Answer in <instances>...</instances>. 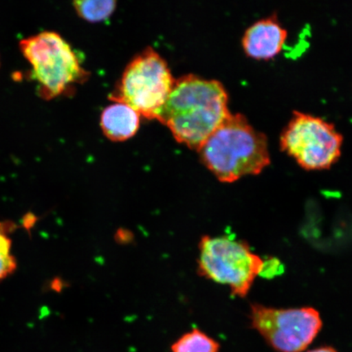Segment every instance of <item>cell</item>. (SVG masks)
I'll list each match as a JSON object with an SVG mask.
<instances>
[{
	"instance_id": "obj_1",
	"label": "cell",
	"mask_w": 352,
	"mask_h": 352,
	"mask_svg": "<svg viewBox=\"0 0 352 352\" xmlns=\"http://www.w3.org/2000/svg\"><path fill=\"white\" fill-rule=\"evenodd\" d=\"M230 114L221 82L188 74L175 81L157 120L176 142L197 151Z\"/></svg>"
},
{
	"instance_id": "obj_2",
	"label": "cell",
	"mask_w": 352,
	"mask_h": 352,
	"mask_svg": "<svg viewBox=\"0 0 352 352\" xmlns=\"http://www.w3.org/2000/svg\"><path fill=\"white\" fill-rule=\"evenodd\" d=\"M197 152L202 164L222 183L261 174L271 162L266 135L241 113H231Z\"/></svg>"
},
{
	"instance_id": "obj_3",
	"label": "cell",
	"mask_w": 352,
	"mask_h": 352,
	"mask_svg": "<svg viewBox=\"0 0 352 352\" xmlns=\"http://www.w3.org/2000/svg\"><path fill=\"white\" fill-rule=\"evenodd\" d=\"M20 50L32 65V77L38 85L42 98L50 100L72 91L86 80L72 46L54 32H43L20 42Z\"/></svg>"
},
{
	"instance_id": "obj_4",
	"label": "cell",
	"mask_w": 352,
	"mask_h": 352,
	"mask_svg": "<svg viewBox=\"0 0 352 352\" xmlns=\"http://www.w3.org/2000/svg\"><path fill=\"white\" fill-rule=\"evenodd\" d=\"M175 81L166 61L148 47L126 66L109 99L129 105L148 120H157Z\"/></svg>"
},
{
	"instance_id": "obj_5",
	"label": "cell",
	"mask_w": 352,
	"mask_h": 352,
	"mask_svg": "<svg viewBox=\"0 0 352 352\" xmlns=\"http://www.w3.org/2000/svg\"><path fill=\"white\" fill-rule=\"evenodd\" d=\"M197 272L206 279L230 286L234 296H248L263 261L248 243L230 237H201L198 245Z\"/></svg>"
},
{
	"instance_id": "obj_6",
	"label": "cell",
	"mask_w": 352,
	"mask_h": 352,
	"mask_svg": "<svg viewBox=\"0 0 352 352\" xmlns=\"http://www.w3.org/2000/svg\"><path fill=\"white\" fill-rule=\"evenodd\" d=\"M342 136L332 123L311 114L294 111L292 120L281 132L280 148L302 168H330L340 160Z\"/></svg>"
},
{
	"instance_id": "obj_7",
	"label": "cell",
	"mask_w": 352,
	"mask_h": 352,
	"mask_svg": "<svg viewBox=\"0 0 352 352\" xmlns=\"http://www.w3.org/2000/svg\"><path fill=\"white\" fill-rule=\"evenodd\" d=\"M250 324L268 345L278 352H302L314 341L322 328V320L312 307H250Z\"/></svg>"
},
{
	"instance_id": "obj_8",
	"label": "cell",
	"mask_w": 352,
	"mask_h": 352,
	"mask_svg": "<svg viewBox=\"0 0 352 352\" xmlns=\"http://www.w3.org/2000/svg\"><path fill=\"white\" fill-rule=\"evenodd\" d=\"M287 34L276 15H272L254 22L245 30L242 47L253 59L270 60L280 54Z\"/></svg>"
},
{
	"instance_id": "obj_9",
	"label": "cell",
	"mask_w": 352,
	"mask_h": 352,
	"mask_svg": "<svg viewBox=\"0 0 352 352\" xmlns=\"http://www.w3.org/2000/svg\"><path fill=\"white\" fill-rule=\"evenodd\" d=\"M140 117L129 105L116 102L103 110L100 117L101 129L113 142H124L138 132Z\"/></svg>"
},
{
	"instance_id": "obj_10",
	"label": "cell",
	"mask_w": 352,
	"mask_h": 352,
	"mask_svg": "<svg viewBox=\"0 0 352 352\" xmlns=\"http://www.w3.org/2000/svg\"><path fill=\"white\" fill-rule=\"evenodd\" d=\"M219 343L199 329L184 333L170 346V352H219Z\"/></svg>"
},
{
	"instance_id": "obj_11",
	"label": "cell",
	"mask_w": 352,
	"mask_h": 352,
	"mask_svg": "<svg viewBox=\"0 0 352 352\" xmlns=\"http://www.w3.org/2000/svg\"><path fill=\"white\" fill-rule=\"evenodd\" d=\"M16 228L14 223L0 222V280L7 278L16 270L17 263L12 254L10 235Z\"/></svg>"
},
{
	"instance_id": "obj_12",
	"label": "cell",
	"mask_w": 352,
	"mask_h": 352,
	"mask_svg": "<svg viewBox=\"0 0 352 352\" xmlns=\"http://www.w3.org/2000/svg\"><path fill=\"white\" fill-rule=\"evenodd\" d=\"M116 4L113 0H85L74 2V7L82 19L100 22L108 19L113 14Z\"/></svg>"
},
{
	"instance_id": "obj_13",
	"label": "cell",
	"mask_w": 352,
	"mask_h": 352,
	"mask_svg": "<svg viewBox=\"0 0 352 352\" xmlns=\"http://www.w3.org/2000/svg\"><path fill=\"white\" fill-rule=\"evenodd\" d=\"M38 218L35 217L33 214H26L23 219V226L26 230H30V228H32L35 223H36Z\"/></svg>"
},
{
	"instance_id": "obj_14",
	"label": "cell",
	"mask_w": 352,
	"mask_h": 352,
	"mask_svg": "<svg viewBox=\"0 0 352 352\" xmlns=\"http://www.w3.org/2000/svg\"><path fill=\"white\" fill-rule=\"evenodd\" d=\"M307 352H338L336 349H333L331 346H322L319 347V349H316L314 350H311Z\"/></svg>"
}]
</instances>
